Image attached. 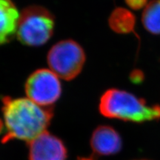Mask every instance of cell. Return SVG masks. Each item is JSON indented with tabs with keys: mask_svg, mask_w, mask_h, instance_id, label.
I'll return each instance as SVG.
<instances>
[{
	"mask_svg": "<svg viewBox=\"0 0 160 160\" xmlns=\"http://www.w3.org/2000/svg\"><path fill=\"white\" fill-rule=\"evenodd\" d=\"M144 73L140 70H134L131 73V80L132 82L135 84L141 83L144 79Z\"/></svg>",
	"mask_w": 160,
	"mask_h": 160,
	"instance_id": "7c38bea8",
	"label": "cell"
},
{
	"mask_svg": "<svg viewBox=\"0 0 160 160\" xmlns=\"http://www.w3.org/2000/svg\"><path fill=\"white\" fill-rule=\"evenodd\" d=\"M82 48L71 39L60 41L51 48L48 63L55 74L65 80H72L79 74L85 62Z\"/></svg>",
	"mask_w": 160,
	"mask_h": 160,
	"instance_id": "277c9868",
	"label": "cell"
},
{
	"mask_svg": "<svg viewBox=\"0 0 160 160\" xmlns=\"http://www.w3.org/2000/svg\"><path fill=\"white\" fill-rule=\"evenodd\" d=\"M2 113L6 133L2 142L12 139L31 142L46 131L53 113L51 107H42L28 98L2 99Z\"/></svg>",
	"mask_w": 160,
	"mask_h": 160,
	"instance_id": "6da1fadb",
	"label": "cell"
},
{
	"mask_svg": "<svg viewBox=\"0 0 160 160\" xmlns=\"http://www.w3.org/2000/svg\"><path fill=\"white\" fill-rule=\"evenodd\" d=\"M29 160H66L67 150L62 142L48 132L28 142Z\"/></svg>",
	"mask_w": 160,
	"mask_h": 160,
	"instance_id": "8992f818",
	"label": "cell"
},
{
	"mask_svg": "<svg viewBox=\"0 0 160 160\" xmlns=\"http://www.w3.org/2000/svg\"><path fill=\"white\" fill-rule=\"evenodd\" d=\"M122 142L118 132L107 125L98 127L93 131L91 139V146L96 154L113 155L122 149Z\"/></svg>",
	"mask_w": 160,
	"mask_h": 160,
	"instance_id": "52a82bcc",
	"label": "cell"
},
{
	"mask_svg": "<svg viewBox=\"0 0 160 160\" xmlns=\"http://www.w3.org/2000/svg\"><path fill=\"white\" fill-rule=\"evenodd\" d=\"M110 28L117 33H135L136 17L133 13L123 8H117L108 19Z\"/></svg>",
	"mask_w": 160,
	"mask_h": 160,
	"instance_id": "9c48e42d",
	"label": "cell"
},
{
	"mask_svg": "<svg viewBox=\"0 0 160 160\" xmlns=\"http://www.w3.org/2000/svg\"><path fill=\"white\" fill-rule=\"evenodd\" d=\"M20 13L12 0H0V45L14 37Z\"/></svg>",
	"mask_w": 160,
	"mask_h": 160,
	"instance_id": "ba28073f",
	"label": "cell"
},
{
	"mask_svg": "<svg viewBox=\"0 0 160 160\" xmlns=\"http://www.w3.org/2000/svg\"><path fill=\"white\" fill-rule=\"evenodd\" d=\"M99 108L102 114L111 119L137 123L160 119V105H148L145 99L116 88L103 93Z\"/></svg>",
	"mask_w": 160,
	"mask_h": 160,
	"instance_id": "7a4b0ae2",
	"label": "cell"
},
{
	"mask_svg": "<svg viewBox=\"0 0 160 160\" xmlns=\"http://www.w3.org/2000/svg\"><path fill=\"white\" fill-rule=\"evenodd\" d=\"M54 25V17L48 10L42 6H29L20 13L17 37L25 45L41 46L51 38Z\"/></svg>",
	"mask_w": 160,
	"mask_h": 160,
	"instance_id": "3957f363",
	"label": "cell"
},
{
	"mask_svg": "<svg viewBox=\"0 0 160 160\" xmlns=\"http://www.w3.org/2000/svg\"><path fill=\"white\" fill-rule=\"evenodd\" d=\"M148 0H125V2L133 10H139L145 7Z\"/></svg>",
	"mask_w": 160,
	"mask_h": 160,
	"instance_id": "8fae6325",
	"label": "cell"
},
{
	"mask_svg": "<svg viewBox=\"0 0 160 160\" xmlns=\"http://www.w3.org/2000/svg\"><path fill=\"white\" fill-rule=\"evenodd\" d=\"M142 21L148 31L152 34H160V0H152L146 5Z\"/></svg>",
	"mask_w": 160,
	"mask_h": 160,
	"instance_id": "30bf717a",
	"label": "cell"
},
{
	"mask_svg": "<svg viewBox=\"0 0 160 160\" xmlns=\"http://www.w3.org/2000/svg\"><path fill=\"white\" fill-rule=\"evenodd\" d=\"M59 78L50 69H39L32 73L25 85L28 98L40 106L51 107L62 93Z\"/></svg>",
	"mask_w": 160,
	"mask_h": 160,
	"instance_id": "5b68a950",
	"label": "cell"
}]
</instances>
